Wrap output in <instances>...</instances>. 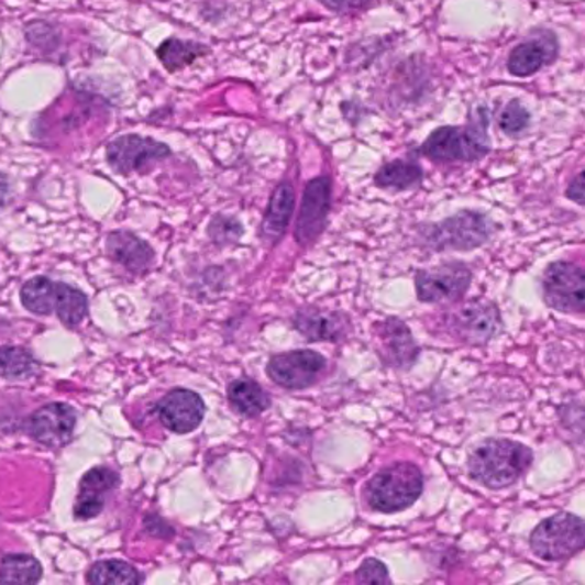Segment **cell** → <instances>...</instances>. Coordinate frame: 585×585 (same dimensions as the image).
I'll return each instance as SVG.
<instances>
[{"instance_id": "obj_29", "label": "cell", "mask_w": 585, "mask_h": 585, "mask_svg": "<svg viewBox=\"0 0 585 585\" xmlns=\"http://www.w3.org/2000/svg\"><path fill=\"white\" fill-rule=\"evenodd\" d=\"M208 234H210L211 241L217 242L220 246H225V244H232V242H238L241 239L242 225L231 217H216L208 227Z\"/></svg>"}, {"instance_id": "obj_27", "label": "cell", "mask_w": 585, "mask_h": 585, "mask_svg": "<svg viewBox=\"0 0 585 585\" xmlns=\"http://www.w3.org/2000/svg\"><path fill=\"white\" fill-rule=\"evenodd\" d=\"M33 355L23 347H0V376L20 378L35 369Z\"/></svg>"}, {"instance_id": "obj_20", "label": "cell", "mask_w": 585, "mask_h": 585, "mask_svg": "<svg viewBox=\"0 0 585 585\" xmlns=\"http://www.w3.org/2000/svg\"><path fill=\"white\" fill-rule=\"evenodd\" d=\"M227 397L232 409L241 413L242 418H258L272 406V398L263 390L260 383L250 378H239L229 385Z\"/></svg>"}, {"instance_id": "obj_30", "label": "cell", "mask_w": 585, "mask_h": 585, "mask_svg": "<svg viewBox=\"0 0 585 585\" xmlns=\"http://www.w3.org/2000/svg\"><path fill=\"white\" fill-rule=\"evenodd\" d=\"M355 581L360 584H388V570L385 563L376 559H367L355 572Z\"/></svg>"}, {"instance_id": "obj_24", "label": "cell", "mask_w": 585, "mask_h": 585, "mask_svg": "<svg viewBox=\"0 0 585 585\" xmlns=\"http://www.w3.org/2000/svg\"><path fill=\"white\" fill-rule=\"evenodd\" d=\"M87 581L95 585L141 584L145 582V575L137 572L130 563L109 560V562L95 563L88 572Z\"/></svg>"}, {"instance_id": "obj_1", "label": "cell", "mask_w": 585, "mask_h": 585, "mask_svg": "<svg viewBox=\"0 0 585 585\" xmlns=\"http://www.w3.org/2000/svg\"><path fill=\"white\" fill-rule=\"evenodd\" d=\"M532 450L511 440H484L468 455V474L484 488L504 489L531 468Z\"/></svg>"}, {"instance_id": "obj_19", "label": "cell", "mask_w": 585, "mask_h": 585, "mask_svg": "<svg viewBox=\"0 0 585 585\" xmlns=\"http://www.w3.org/2000/svg\"><path fill=\"white\" fill-rule=\"evenodd\" d=\"M107 251L113 262L130 272H145L153 262L152 247L131 232H112L107 239Z\"/></svg>"}, {"instance_id": "obj_25", "label": "cell", "mask_w": 585, "mask_h": 585, "mask_svg": "<svg viewBox=\"0 0 585 585\" xmlns=\"http://www.w3.org/2000/svg\"><path fill=\"white\" fill-rule=\"evenodd\" d=\"M208 48L203 45L195 44V42H183V40L170 38L165 40L164 44L158 48V57L162 64L167 67L170 73L184 69L189 64L195 63L198 57L207 54Z\"/></svg>"}, {"instance_id": "obj_10", "label": "cell", "mask_w": 585, "mask_h": 585, "mask_svg": "<svg viewBox=\"0 0 585 585\" xmlns=\"http://www.w3.org/2000/svg\"><path fill=\"white\" fill-rule=\"evenodd\" d=\"M332 203V183L328 177H317L306 186L301 210L297 217L296 241L308 246L317 241L327 225L328 211Z\"/></svg>"}, {"instance_id": "obj_13", "label": "cell", "mask_w": 585, "mask_h": 585, "mask_svg": "<svg viewBox=\"0 0 585 585\" xmlns=\"http://www.w3.org/2000/svg\"><path fill=\"white\" fill-rule=\"evenodd\" d=\"M168 155L170 148L164 143L136 134L118 137L107 148V161L113 170L121 174L137 173L141 168L148 167L153 162L162 161Z\"/></svg>"}, {"instance_id": "obj_2", "label": "cell", "mask_w": 585, "mask_h": 585, "mask_svg": "<svg viewBox=\"0 0 585 585\" xmlns=\"http://www.w3.org/2000/svg\"><path fill=\"white\" fill-rule=\"evenodd\" d=\"M424 477L419 467L409 462H397L383 468L367 483V505L379 514H397L412 507L422 495Z\"/></svg>"}, {"instance_id": "obj_3", "label": "cell", "mask_w": 585, "mask_h": 585, "mask_svg": "<svg viewBox=\"0 0 585 585\" xmlns=\"http://www.w3.org/2000/svg\"><path fill=\"white\" fill-rule=\"evenodd\" d=\"M529 542L538 559L547 562L572 559L584 548V520L574 514H556L536 527Z\"/></svg>"}, {"instance_id": "obj_22", "label": "cell", "mask_w": 585, "mask_h": 585, "mask_svg": "<svg viewBox=\"0 0 585 585\" xmlns=\"http://www.w3.org/2000/svg\"><path fill=\"white\" fill-rule=\"evenodd\" d=\"M421 180V167L406 161H395L383 165L375 176L378 188L391 189V191H406V189L418 186Z\"/></svg>"}, {"instance_id": "obj_16", "label": "cell", "mask_w": 585, "mask_h": 585, "mask_svg": "<svg viewBox=\"0 0 585 585\" xmlns=\"http://www.w3.org/2000/svg\"><path fill=\"white\" fill-rule=\"evenodd\" d=\"M559 54V45L551 33H544L541 38L523 42L514 48L508 59V70L517 78H527L536 75L541 67L553 63Z\"/></svg>"}, {"instance_id": "obj_32", "label": "cell", "mask_w": 585, "mask_h": 585, "mask_svg": "<svg viewBox=\"0 0 585 585\" xmlns=\"http://www.w3.org/2000/svg\"><path fill=\"white\" fill-rule=\"evenodd\" d=\"M566 196H569L572 201H575V203L584 205V177H582V174H578V176L572 180L569 189H566Z\"/></svg>"}, {"instance_id": "obj_5", "label": "cell", "mask_w": 585, "mask_h": 585, "mask_svg": "<svg viewBox=\"0 0 585 585\" xmlns=\"http://www.w3.org/2000/svg\"><path fill=\"white\" fill-rule=\"evenodd\" d=\"M492 238V222L476 211H462L424 231V242L434 251H471Z\"/></svg>"}, {"instance_id": "obj_11", "label": "cell", "mask_w": 585, "mask_h": 585, "mask_svg": "<svg viewBox=\"0 0 585 585\" xmlns=\"http://www.w3.org/2000/svg\"><path fill=\"white\" fill-rule=\"evenodd\" d=\"M153 410L167 430L177 434H188L201 424L207 407L203 398L195 391L177 388L161 398Z\"/></svg>"}, {"instance_id": "obj_7", "label": "cell", "mask_w": 585, "mask_h": 585, "mask_svg": "<svg viewBox=\"0 0 585 585\" xmlns=\"http://www.w3.org/2000/svg\"><path fill=\"white\" fill-rule=\"evenodd\" d=\"M324 369L327 360L323 355L308 349L274 355L266 366L269 378L285 390H306L312 387Z\"/></svg>"}, {"instance_id": "obj_15", "label": "cell", "mask_w": 585, "mask_h": 585, "mask_svg": "<svg viewBox=\"0 0 585 585\" xmlns=\"http://www.w3.org/2000/svg\"><path fill=\"white\" fill-rule=\"evenodd\" d=\"M119 476L107 467L91 468L79 484L75 516L78 520H90L103 510L106 498L118 488Z\"/></svg>"}, {"instance_id": "obj_28", "label": "cell", "mask_w": 585, "mask_h": 585, "mask_svg": "<svg viewBox=\"0 0 585 585\" xmlns=\"http://www.w3.org/2000/svg\"><path fill=\"white\" fill-rule=\"evenodd\" d=\"M531 122V113L527 112L526 107L519 100H511L499 118V128L504 133L510 136H517L527 130V125Z\"/></svg>"}, {"instance_id": "obj_12", "label": "cell", "mask_w": 585, "mask_h": 585, "mask_svg": "<svg viewBox=\"0 0 585 585\" xmlns=\"http://www.w3.org/2000/svg\"><path fill=\"white\" fill-rule=\"evenodd\" d=\"M76 419V410L67 404H48L32 413L26 430L42 445L59 449L69 443L75 433Z\"/></svg>"}, {"instance_id": "obj_23", "label": "cell", "mask_w": 585, "mask_h": 585, "mask_svg": "<svg viewBox=\"0 0 585 585\" xmlns=\"http://www.w3.org/2000/svg\"><path fill=\"white\" fill-rule=\"evenodd\" d=\"M44 570L30 554H8L0 562V584H36Z\"/></svg>"}, {"instance_id": "obj_21", "label": "cell", "mask_w": 585, "mask_h": 585, "mask_svg": "<svg viewBox=\"0 0 585 585\" xmlns=\"http://www.w3.org/2000/svg\"><path fill=\"white\" fill-rule=\"evenodd\" d=\"M59 284L47 277H35L27 280L21 289V302L27 311L35 314H52L57 308Z\"/></svg>"}, {"instance_id": "obj_4", "label": "cell", "mask_w": 585, "mask_h": 585, "mask_svg": "<svg viewBox=\"0 0 585 585\" xmlns=\"http://www.w3.org/2000/svg\"><path fill=\"white\" fill-rule=\"evenodd\" d=\"M421 153L437 162H476L489 153L486 122L468 125L465 130L445 125L430 134Z\"/></svg>"}, {"instance_id": "obj_18", "label": "cell", "mask_w": 585, "mask_h": 585, "mask_svg": "<svg viewBox=\"0 0 585 585\" xmlns=\"http://www.w3.org/2000/svg\"><path fill=\"white\" fill-rule=\"evenodd\" d=\"M294 205H296V195H294L292 184L282 183L272 195L268 210H266L265 219H263V241L272 242V244L280 241L282 235L289 227L290 219H292Z\"/></svg>"}, {"instance_id": "obj_33", "label": "cell", "mask_w": 585, "mask_h": 585, "mask_svg": "<svg viewBox=\"0 0 585 585\" xmlns=\"http://www.w3.org/2000/svg\"><path fill=\"white\" fill-rule=\"evenodd\" d=\"M9 195V180L4 174H0V208L4 207Z\"/></svg>"}, {"instance_id": "obj_17", "label": "cell", "mask_w": 585, "mask_h": 585, "mask_svg": "<svg viewBox=\"0 0 585 585\" xmlns=\"http://www.w3.org/2000/svg\"><path fill=\"white\" fill-rule=\"evenodd\" d=\"M294 327L311 342H335L340 336H344L347 323L336 312L302 309L294 317Z\"/></svg>"}, {"instance_id": "obj_14", "label": "cell", "mask_w": 585, "mask_h": 585, "mask_svg": "<svg viewBox=\"0 0 585 585\" xmlns=\"http://www.w3.org/2000/svg\"><path fill=\"white\" fill-rule=\"evenodd\" d=\"M379 345L383 360L398 369H410L419 357V347L409 327L397 318L379 323Z\"/></svg>"}, {"instance_id": "obj_6", "label": "cell", "mask_w": 585, "mask_h": 585, "mask_svg": "<svg viewBox=\"0 0 585 585\" xmlns=\"http://www.w3.org/2000/svg\"><path fill=\"white\" fill-rule=\"evenodd\" d=\"M544 302L554 311L581 314L585 308V275L582 266L556 262L544 269L541 278Z\"/></svg>"}, {"instance_id": "obj_8", "label": "cell", "mask_w": 585, "mask_h": 585, "mask_svg": "<svg viewBox=\"0 0 585 585\" xmlns=\"http://www.w3.org/2000/svg\"><path fill=\"white\" fill-rule=\"evenodd\" d=\"M473 274L462 263H445L437 268L422 269L416 275V292L422 302L455 301L471 287Z\"/></svg>"}, {"instance_id": "obj_26", "label": "cell", "mask_w": 585, "mask_h": 585, "mask_svg": "<svg viewBox=\"0 0 585 585\" xmlns=\"http://www.w3.org/2000/svg\"><path fill=\"white\" fill-rule=\"evenodd\" d=\"M55 312L67 327H78L88 314L87 296L76 287L59 284V299Z\"/></svg>"}, {"instance_id": "obj_31", "label": "cell", "mask_w": 585, "mask_h": 585, "mask_svg": "<svg viewBox=\"0 0 585 585\" xmlns=\"http://www.w3.org/2000/svg\"><path fill=\"white\" fill-rule=\"evenodd\" d=\"M320 2L324 8L330 9V11L345 14V12L357 11V9L364 8L369 0H320Z\"/></svg>"}, {"instance_id": "obj_9", "label": "cell", "mask_w": 585, "mask_h": 585, "mask_svg": "<svg viewBox=\"0 0 585 585\" xmlns=\"http://www.w3.org/2000/svg\"><path fill=\"white\" fill-rule=\"evenodd\" d=\"M450 328L465 344H488L501 332V317L493 302L477 299L455 309L450 317Z\"/></svg>"}]
</instances>
